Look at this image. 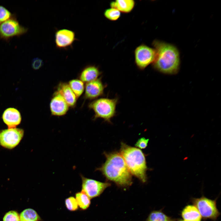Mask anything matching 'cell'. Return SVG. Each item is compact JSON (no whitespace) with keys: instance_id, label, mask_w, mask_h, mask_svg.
I'll use <instances>...</instances> for the list:
<instances>
[{"instance_id":"20","label":"cell","mask_w":221,"mask_h":221,"mask_svg":"<svg viewBox=\"0 0 221 221\" xmlns=\"http://www.w3.org/2000/svg\"><path fill=\"white\" fill-rule=\"evenodd\" d=\"M20 221H38L39 216L34 210L28 208L22 212L20 215Z\"/></svg>"},{"instance_id":"19","label":"cell","mask_w":221,"mask_h":221,"mask_svg":"<svg viewBox=\"0 0 221 221\" xmlns=\"http://www.w3.org/2000/svg\"><path fill=\"white\" fill-rule=\"evenodd\" d=\"M68 83L77 98L81 96L84 90V83L79 79L71 80Z\"/></svg>"},{"instance_id":"25","label":"cell","mask_w":221,"mask_h":221,"mask_svg":"<svg viewBox=\"0 0 221 221\" xmlns=\"http://www.w3.org/2000/svg\"><path fill=\"white\" fill-rule=\"evenodd\" d=\"M3 221H20L19 215L16 211H9L4 215Z\"/></svg>"},{"instance_id":"2","label":"cell","mask_w":221,"mask_h":221,"mask_svg":"<svg viewBox=\"0 0 221 221\" xmlns=\"http://www.w3.org/2000/svg\"><path fill=\"white\" fill-rule=\"evenodd\" d=\"M155 57L153 66L163 73L173 74L178 71L180 64L179 51L174 45L158 40L153 41Z\"/></svg>"},{"instance_id":"26","label":"cell","mask_w":221,"mask_h":221,"mask_svg":"<svg viewBox=\"0 0 221 221\" xmlns=\"http://www.w3.org/2000/svg\"><path fill=\"white\" fill-rule=\"evenodd\" d=\"M149 141V139H146L145 138H141L138 140L135 146L140 149H145L147 146Z\"/></svg>"},{"instance_id":"17","label":"cell","mask_w":221,"mask_h":221,"mask_svg":"<svg viewBox=\"0 0 221 221\" xmlns=\"http://www.w3.org/2000/svg\"><path fill=\"white\" fill-rule=\"evenodd\" d=\"M135 2L133 0H116L110 3L111 8L117 9L120 12L128 13L134 8Z\"/></svg>"},{"instance_id":"7","label":"cell","mask_w":221,"mask_h":221,"mask_svg":"<svg viewBox=\"0 0 221 221\" xmlns=\"http://www.w3.org/2000/svg\"><path fill=\"white\" fill-rule=\"evenodd\" d=\"M24 131L21 128H10L0 131V145L12 149L20 143L24 136Z\"/></svg>"},{"instance_id":"21","label":"cell","mask_w":221,"mask_h":221,"mask_svg":"<svg viewBox=\"0 0 221 221\" xmlns=\"http://www.w3.org/2000/svg\"><path fill=\"white\" fill-rule=\"evenodd\" d=\"M75 199L78 206L83 210L87 209L90 204L91 199L82 191L76 194Z\"/></svg>"},{"instance_id":"24","label":"cell","mask_w":221,"mask_h":221,"mask_svg":"<svg viewBox=\"0 0 221 221\" xmlns=\"http://www.w3.org/2000/svg\"><path fill=\"white\" fill-rule=\"evenodd\" d=\"M65 204L67 208L69 211H73L77 210L78 206L76 199L72 196L66 199Z\"/></svg>"},{"instance_id":"6","label":"cell","mask_w":221,"mask_h":221,"mask_svg":"<svg viewBox=\"0 0 221 221\" xmlns=\"http://www.w3.org/2000/svg\"><path fill=\"white\" fill-rule=\"evenodd\" d=\"M28 29L20 24L13 15L9 19L0 24V38L7 41L15 36L25 33Z\"/></svg>"},{"instance_id":"14","label":"cell","mask_w":221,"mask_h":221,"mask_svg":"<svg viewBox=\"0 0 221 221\" xmlns=\"http://www.w3.org/2000/svg\"><path fill=\"white\" fill-rule=\"evenodd\" d=\"M56 88V91L62 95L69 107H74L76 105L77 98L68 83L60 82L57 86Z\"/></svg>"},{"instance_id":"23","label":"cell","mask_w":221,"mask_h":221,"mask_svg":"<svg viewBox=\"0 0 221 221\" xmlns=\"http://www.w3.org/2000/svg\"><path fill=\"white\" fill-rule=\"evenodd\" d=\"M13 15L6 7L0 5V24L9 19Z\"/></svg>"},{"instance_id":"10","label":"cell","mask_w":221,"mask_h":221,"mask_svg":"<svg viewBox=\"0 0 221 221\" xmlns=\"http://www.w3.org/2000/svg\"><path fill=\"white\" fill-rule=\"evenodd\" d=\"M76 40L75 33L70 29H60L57 30L55 33L56 46L59 49H66L72 47Z\"/></svg>"},{"instance_id":"27","label":"cell","mask_w":221,"mask_h":221,"mask_svg":"<svg viewBox=\"0 0 221 221\" xmlns=\"http://www.w3.org/2000/svg\"><path fill=\"white\" fill-rule=\"evenodd\" d=\"M43 65V62L42 59L37 57L34 58L32 61V68L37 70L41 68Z\"/></svg>"},{"instance_id":"12","label":"cell","mask_w":221,"mask_h":221,"mask_svg":"<svg viewBox=\"0 0 221 221\" xmlns=\"http://www.w3.org/2000/svg\"><path fill=\"white\" fill-rule=\"evenodd\" d=\"M69 107L62 95L57 91H55L50 103L51 114L58 116H63L67 113Z\"/></svg>"},{"instance_id":"11","label":"cell","mask_w":221,"mask_h":221,"mask_svg":"<svg viewBox=\"0 0 221 221\" xmlns=\"http://www.w3.org/2000/svg\"><path fill=\"white\" fill-rule=\"evenodd\" d=\"M106 87L103 83L102 78L86 83L85 86L84 98L85 99L93 100L103 96Z\"/></svg>"},{"instance_id":"18","label":"cell","mask_w":221,"mask_h":221,"mask_svg":"<svg viewBox=\"0 0 221 221\" xmlns=\"http://www.w3.org/2000/svg\"><path fill=\"white\" fill-rule=\"evenodd\" d=\"M163 213L161 210H154L148 215L145 221H175Z\"/></svg>"},{"instance_id":"16","label":"cell","mask_w":221,"mask_h":221,"mask_svg":"<svg viewBox=\"0 0 221 221\" xmlns=\"http://www.w3.org/2000/svg\"><path fill=\"white\" fill-rule=\"evenodd\" d=\"M181 215L184 221H201L202 217L196 207L188 205L182 210Z\"/></svg>"},{"instance_id":"9","label":"cell","mask_w":221,"mask_h":221,"mask_svg":"<svg viewBox=\"0 0 221 221\" xmlns=\"http://www.w3.org/2000/svg\"><path fill=\"white\" fill-rule=\"evenodd\" d=\"M134 54L136 64L142 70L153 63L155 57L154 49L144 45L138 46L135 50Z\"/></svg>"},{"instance_id":"1","label":"cell","mask_w":221,"mask_h":221,"mask_svg":"<svg viewBox=\"0 0 221 221\" xmlns=\"http://www.w3.org/2000/svg\"><path fill=\"white\" fill-rule=\"evenodd\" d=\"M103 154L106 161L96 170L101 172L106 179L118 187L126 188L130 186L133 183L132 174L120 153L104 152Z\"/></svg>"},{"instance_id":"13","label":"cell","mask_w":221,"mask_h":221,"mask_svg":"<svg viewBox=\"0 0 221 221\" xmlns=\"http://www.w3.org/2000/svg\"><path fill=\"white\" fill-rule=\"evenodd\" d=\"M2 119L8 128H16L21 122V117L19 111L14 108H9L3 112Z\"/></svg>"},{"instance_id":"5","label":"cell","mask_w":221,"mask_h":221,"mask_svg":"<svg viewBox=\"0 0 221 221\" xmlns=\"http://www.w3.org/2000/svg\"><path fill=\"white\" fill-rule=\"evenodd\" d=\"M191 201L204 219L215 221L220 215L217 207L216 199L212 200L202 196L199 198H192Z\"/></svg>"},{"instance_id":"22","label":"cell","mask_w":221,"mask_h":221,"mask_svg":"<svg viewBox=\"0 0 221 221\" xmlns=\"http://www.w3.org/2000/svg\"><path fill=\"white\" fill-rule=\"evenodd\" d=\"M104 14L106 18L112 21L117 20L121 16V12L120 11L116 9L111 7L106 9Z\"/></svg>"},{"instance_id":"3","label":"cell","mask_w":221,"mask_h":221,"mask_svg":"<svg viewBox=\"0 0 221 221\" xmlns=\"http://www.w3.org/2000/svg\"><path fill=\"white\" fill-rule=\"evenodd\" d=\"M120 153L132 175L142 183L147 180L146 172L148 170L145 157L140 149L132 147L123 142L121 144Z\"/></svg>"},{"instance_id":"4","label":"cell","mask_w":221,"mask_h":221,"mask_svg":"<svg viewBox=\"0 0 221 221\" xmlns=\"http://www.w3.org/2000/svg\"><path fill=\"white\" fill-rule=\"evenodd\" d=\"M118 98H107L97 99L90 102L88 107L94 113V120L98 118L103 119L104 121L111 123V119L116 115V107Z\"/></svg>"},{"instance_id":"15","label":"cell","mask_w":221,"mask_h":221,"mask_svg":"<svg viewBox=\"0 0 221 221\" xmlns=\"http://www.w3.org/2000/svg\"><path fill=\"white\" fill-rule=\"evenodd\" d=\"M101 74L98 67L94 65H88L84 67L79 75V79L86 83L94 81Z\"/></svg>"},{"instance_id":"8","label":"cell","mask_w":221,"mask_h":221,"mask_svg":"<svg viewBox=\"0 0 221 221\" xmlns=\"http://www.w3.org/2000/svg\"><path fill=\"white\" fill-rule=\"evenodd\" d=\"M82 179V192L90 199L99 196L111 184L108 182H101L88 178L81 175Z\"/></svg>"},{"instance_id":"28","label":"cell","mask_w":221,"mask_h":221,"mask_svg":"<svg viewBox=\"0 0 221 221\" xmlns=\"http://www.w3.org/2000/svg\"><path fill=\"white\" fill-rule=\"evenodd\" d=\"M175 221H184V220H182V219H179V220H177V221H176V220Z\"/></svg>"}]
</instances>
